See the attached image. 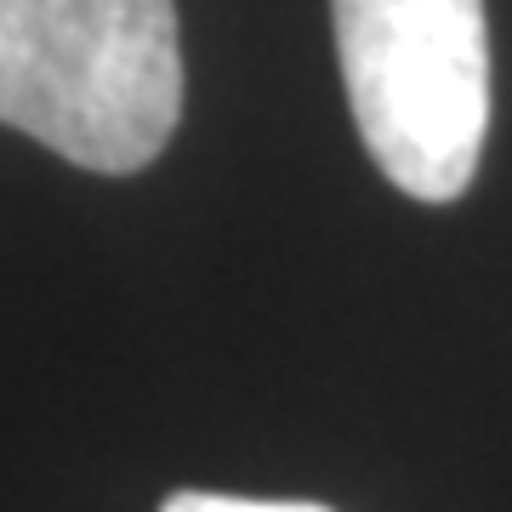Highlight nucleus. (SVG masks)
Instances as JSON below:
<instances>
[{
	"label": "nucleus",
	"mask_w": 512,
	"mask_h": 512,
	"mask_svg": "<svg viewBox=\"0 0 512 512\" xmlns=\"http://www.w3.org/2000/svg\"><path fill=\"white\" fill-rule=\"evenodd\" d=\"M183 120L171 0H0V126L80 171L131 177Z\"/></svg>",
	"instance_id": "1"
},
{
	"label": "nucleus",
	"mask_w": 512,
	"mask_h": 512,
	"mask_svg": "<svg viewBox=\"0 0 512 512\" xmlns=\"http://www.w3.org/2000/svg\"><path fill=\"white\" fill-rule=\"evenodd\" d=\"M330 18L376 171L421 205L461 200L490 137L484 0H330Z\"/></svg>",
	"instance_id": "2"
},
{
	"label": "nucleus",
	"mask_w": 512,
	"mask_h": 512,
	"mask_svg": "<svg viewBox=\"0 0 512 512\" xmlns=\"http://www.w3.org/2000/svg\"><path fill=\"white\" fill-rule=\"evenodd\" d=\"M160 512H325V507H313V501H245V495L177 490Z\"/></svg>",
	"instance_id": "3"
}]
</instances>
